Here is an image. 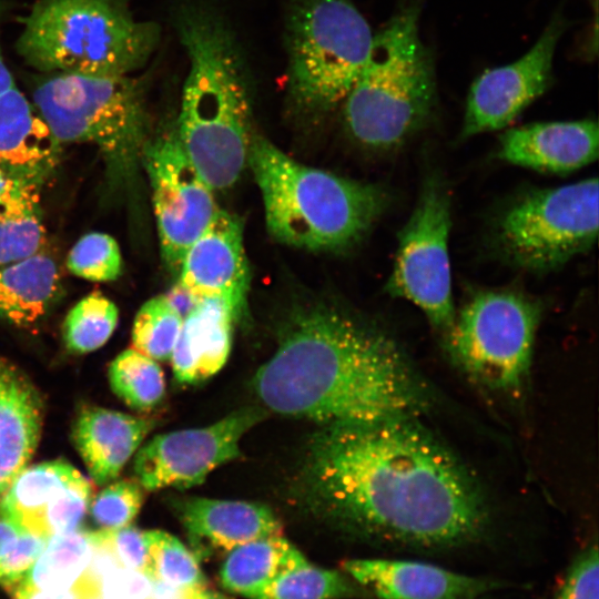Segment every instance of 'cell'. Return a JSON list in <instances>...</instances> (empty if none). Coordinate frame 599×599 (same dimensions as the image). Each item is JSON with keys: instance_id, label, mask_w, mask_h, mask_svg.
I'll list each match as a JSON object with an SVG mask.
<instances>
[{"instance_id": "cell-42", "label": "cell", "mask_w": 599, "mask_h": 599, "mask_svg": "<svg viewBox=\"0 0 599 599\" xmlns=\"http://www.w3.org/2000/svg\"><path fill=\"white\" fill-rule=\"evenodd\" d=\"M174 591H176L179 595L177 599H229L227 597L207 588L206 585Z\"/></svg>"}, {"instance_id": "cell-40", "label": "cell", "mask_w": 599, "mask_h": 599, "mask_svg": "<svg viewBox=\"0 0 599 599\" xmlns=\"http://www.w3.org/2000/svg\"><path fill=\"white\" fill-rule=\"evenodd\" d=\"M165 295L182 318H184L200 301L179 283H176V285Z\"/></svg>"}, {"instance_id": "cell-15", "label": "cell", "mask_w": 599, "mask_h": 599, "mask_svg": "<svg viewBox=\"0 0 599 599\" xmlns=\"http://www.w3.org/2000/svg\"><path fill=\"white\" fill-rule=\"evenodd\" d=\"M179 273L177 283L194 297L221 300L238 318L250 283L241 221L219 210L184 254Z\"/></svg>"}, {"instance_id": "cell-7", "label": "cell", "mask_w": 599, "mask_h": 599, "mask_svg": "<svg viewBox=\"0 0 599 599\" xmlns=\"http://www.w3.org/2000/svg\"><path fill=\"white\" fill-rule=\"evenodd\" d=\"M31 97L57 142L95 145L111 179L129 177L142 160L149 124L141 80L42 73Z\"/></svg>"}, {"instance_id": "cell-35", "label": "cell", "mask_w": 599, "mask_h": 599, "mask_svg": "<svg viewBox=\"0 0 599 599\" xmlns=\"http://www.w3.org/2000/svg\"><path fill=\"white\" fill-rule=\"evenodd\" d=\"M91 499L92 483L84 476L68 485L43 510L39 535L50 537L79 529Z\"/></svg>"}, {"instance_id": "cell-33", "label": "cell", "mask_w": 599, "mask_h": 599, "mask_svg": "<svg viewBox=\"0 0 599 599\" xmlns=\"http://www.w3.org/2000/svg\"><path fill=\"white\" fill-rule=\"evenodd\" d=\"M67 267L73 275L88 281H114L122 272L120 247L109 234L88 233L70 250Z\"/></svg>"}, {"instance_id": "cell-25", "label": "cell", "mask_w": 599, "mask_h": 599, "mask_svg": "<svg viewBox=\"0 0 599 599\" xmlns=\"http://www.w3.org/2000/svg\"><path fill=\"white\" fill-rule=\"evenodd\" d=\"M82 476L73 465L61 459L27 466L0 499V518L39 535L45 507Z\"/></svg>"}, {"instance_id": "cell-39", "label": "cell", "mask_w": 599, "mask_h": 599, "mask_svg": "<svg viewBox=\"0 0 599 599\" xmlns=\"http://www.w3.org/2000/svg\"><path fill=\"white\" fill-rule=\"evenodd\" d=\"M12 599H101L99 583L87 572L71 587L40 590L22 586L6 589Z\"/></svg>"}, {"instance_id": "cell-23", "label": "cell", "mask_w": 599, "mask_h": 599, "mask_svg": "<svg viewBox=\"0 0 599 599\" xmlns=\"http://www.w3.org/2000/svg\"><path fill=\"white\" fill-rule=\"evenodd\" d=\"M63 292L55 260L44 250L0 265V318L32 327L58 303Z\"/></svg>"}, {"instance_id": "cell-3", "label": "cell", "mask_w": 599, "mask_h": 599, "mask_svg": "<svg viewBox=\"0 0 599 599\" xmlns=\"http://www.w3.org/2000/svg\"><path fill=\"white\" fill-rule=\"evenodd\" d=\"M173 23L189 59L175 131L202 179L223 190L240 177L253 138L244 59L211 1L179 0Z\"/></svg>"}, {"instance_id": "cell-30", "label": "cell", "mask_w": 599, "mask_h": 599, "mask_svg": "<svg viewBox=\"0 0 599 599\" xmlns=\"http://www.w3.org/2000/svg\"><path fill=\"white\" fill-rule=\"evenodd\" d=\"M149 551L146 577L172 590L206 585L196 557L175 536L163 530H143Z\"/></svg>"}, {"instance_id": "cell-5", "label": "cell", "mask_w": 599, "mask_h": 599, "mask_svg": "<svg viewBox=\"0 0 599 599\" xmlns=\"http://www.w3.org/2000/svg\"><path fill=\"white\" fill-rule=\"evenodd\" d=\"M21 22L17 52L42 73L129 75L160 41L159 26L136 20L128 0H38Z\"/></svg>"}, {"instance_id": "cell-28", "label": "cell", "mask_w": 599, "mask_h": 599, "mask_svg": "<svg viewBox=\"0 0 599 599\" xmlns=\"http://www.w3.org/2000/svg\"><path fill=\"white\" fill-rule=\"evenodd\" d=\"M370 592L345 571L326 569L308 560L282 572L253 599H373Z\"/></svg>"}, {"instance_id": "cell-44", "label": "cell", "mask_w": 599, "mask_h": 599, "mask_svg": "<svg viewBox=\"0 0 599 599\" xmlns=\"http://www.w3.org/2000/svg\"><path fill=\"white\" fill-rule=\"evenodd\" d=\"M24 181L0 167V199L11 193Z\"/></svg>"}, {"instance_id": "cell-12", "label": "cell", "mask_w": 599, "mask_h": 599, "mask_svg": "<svg viewBox=\"0 0 599 599\" xmlns=\"http://www.w3.org/2000/svg\"><path fill=\"white\" fill-rule=\"evenodd\" d=\"M142 160L151 183L162 257L170 270L179 272L184 254L220 209L175 130L146 142Z\"/></svg>"}, {"instance_id": "cell-19", "label": "cell", "mask_w": 599, "mask_h": 599, "mask_svg": "<svg viewBox=\"0 0 599 599\" xmlns=\"http://www.w3.org/2000/svg\"><path fill=\"white\" fill-rule=\"evenodd\" d=\"M61 144L30 99L17 87L0 95V167L42 184L55 172Z\"/></svg>"}, {"instance_id": "cell-9", "label": "cell", "mask_w": 599, "mask_h": 599, "mask_svg": "<svg viewBox=\"0 0 599 599\" xmlns=\"http://www.w3.org/2000/svg\"><path fill=\"white\" fill-rule=\"evenodd\" d=\"M541 305L510 290L481 291L444 336L451 359L475 382L518 395L531 365Z\"/></svg>"}, {"instance_id": "cell-21", "label": "cell", "mask_w": 599, "mask_h": 599, "mask_svg": "<svg viewBox=\"0 0 599 599\" xmlns=\"http://www.w3.org/2000/svg\"><path fill=\"white\" fill-rule=\"evenodd\" d=\"M177 515L193 539L225 552L255 539L283 535L274 512L255 502L187 498L177 505Z\"/></svg>"}, {"instance_id": "cell-24", "label": "cell", "mask_w": 599, "mask_h": 599, "mask_svg": "<svg viewBox=\"0 0 599 599\" xmlns=\"http://www.w3.org/2000/svg\"><path fill=\"white\" fill-rule=\"evenodd\" d=\"M306 560L283 535L268 536L226 552L219 578L227 591L253 599L278 575Z\"/></svg>"}, {"instance_id": "cell-16", "label": "cell", "mask_w": 599, "mask_h": 599, "mask_svg": "<svg viewBox=\"0 0 599 599\" xmlns=\"http://www.w3.org/2000/svg\"><path fill=\"white\" fill-rule=\"evenodd\" d=\"M341 569L375 599H486L501 588L493 579L415 560L348 559Z\"/></svg>"}, {"instance_id": "cell-17", "label": "cell", "mask_w": 599, "mask_h": 599, "mask_svg": "<svg viewBox=\"0 0 599 599\" xmlns=\"http://www.w3.org/2000/svg\"><path fill=\"white\" fill-rule=\"evenodd\" d=\"M599 130L591 119L538 122L500 136L498 156L522 167L566 174L598 158Z\"/></svg>"}, {"instance_id": "cell-2", "label": "cell", "mask_w": 599, "mask_h": 599, "mask_svg": "<svg viewBox=\"0 0 599 599\" xmlns=\"http://www.w3.org/2000/svg\"><path fill=\"white\" fill-rule=\"evenodd\" d=\"M253 382L273 412L326 426L418 418L430 407L429 390L393 339L326 306L291 318Z\"/></svg>"}, {"instance_id": "cell-41", "label": "cell", "mask_w": 599, "mask_h": 599, "mask_svg": "<svg viewBox=\"0 0 599 599\" xmlns=\"http://www.w3.org/2000/svg\"><path fill=\"white\" fill-rule=\"evenodd\" d=\"M8 11V6L4 0H0V27L2 19L4 18L6 12ZM14 78L12 77L10 70L8 69L1 50L0 42V95L17 88Z\"/></svg>"}, {"instance_id": "cell-4", "label": "cell", "mask_w": 599, "mask_h": 599, "mask_svg": "<svg viewBox=\"0 0 599 599\" xmlns=\"http://www.w3.org/2000/svg\"><path fill=\"white\" fill-rule=\"evenodd\" d=\"M247 163L270 233L291 246L351 248L388 204L382 187L304 165L260 135L252 138Z\"/></svg>"}, {"instance_id": "cell-10", "label": "cell", "mask_w": 599, "mask_h": 599, "mask_svg": "<svg viewBox=\"0 0 599 599\" xmlns=\"http://www.w3.org/2000/svg\"><path fill=\"white\" fill-rule=\"evenodd\" d=\"M598 179L531 191L502 214L497 243L515 266L548 273L590 250L598 235Z\"/></svg>"}, {"instance_id": "cell-22", "label": "cell", "mask_w": 599, "mask_h": 599, "mask_svg": "<svg viewBox=\"0 0 599 599\" xmlns=\"http://www.w3.org/2000/svg\"><path fill=\"white\" fill-rule=\"evenodd\" d=\"M236 319L231 307L216 298H203L183 318L171 354L175 379L192 384L217 373L231 351L232 326Z\"/></svg>"}, {"instance_id": "cell-37", "label": "cell", "mask_w": 599, "mask_h": 599, "mask_svg": "<svg viewBox=\"0 0 599 599\" xmlns=\"http://www.w3.org/2000/svg\"><path fill=\"white\" fill-rule=\"evenodd\" d=\"M49 537L22 530L0 557V586L8 589L19 583L32 567Z\"/></svg>"}, {"instance_id": "cell-14", "label": "cell", "mask_w": 599, "mask_h": 599, "mask_svg": "<svg viewBox=\"0 0 599 599\" xmlns=\"http://www.w3.org/2000/svg\"><path fill=\"white\" fill-rule=\"evenodd\" d=\"M565 19L556 14L532 48L510 64L481 73L473 83L461 128L464 138L496 131L511 123L548 89Z\"/></svg>"}, {"instance_id": "cell-27", "label": "cell", "mask_w": 599, "mask_h": 599, "mask_svg": "<svg viewBox=\"0 0 599 599\" xmlns=\"http://www.w3.org/2000/svg\"><path fill=\"white\" fill-rule=\"evenodd\" d=\"M93 550L92 531L79 528L52 535L32 567L14 586L40 590L69 588L85 572Z\"/></svg>"}, {"instance_id": "cell-13", "label": "cell", "mask_w": 599, "mask_h": 599, "mask_svg": "<svg viewBox=\"0 0 599 599\" xmlns=\"http://www.w3.org/2000/svg\"><path fill=\"white\" fill-rule=\"evenodd\" d=\"M260 418L258 410L243 408L206 427L154 436L135 453L136 481L150 491L201 484L212 470L238 457L242 437Z\"/></svg>"}, {"instance_id": "cell-32", "label": "cell", "mask_w": 599, "mask_h": 599, "mask_svg": "<svg viewBox=\"0 0 599 599\" xmlns=\"http://www.w3.org/2000/svg\"><path fill=\"white\" fill-rule=\"evenodd\" d=\"M183 318L165 294L146 301L132 326V348L155 359H170L182 328Z\"/></svg>"}, {"instance_id": "cell-34", "label": "cell", "mask_w": 599, "mask_h": 599, "mask_svg": "<svg viewBox=\"0 0 599 599\" xmlns=\"http://www.w3.org/2000/svg\"><path fill=\"white\" fill-rule=\"evenodd\" d=\"M143 501V488L136 480H115L91 499L89 512L99 529H116L132 524Z\"/></svg>"}, {"instance_id": "cell-18", "label": "cell", "mask_w": 599, "mask_h": 599, "mask_svg": "<svg viewBox=\"0 0 599 599\" xmlns=\"http://www.w3.org/2000/svg\"><path fill=\"white\" fill-rule=\"evenodd\" d=\"M43 417V400L35 385L0 356V499L33 456Z\"/></svg>"}, {"instance_id": "cell-20", "label": "cell", "mask_w": 599, "mask_h": 599, "mask_svg": "<svg viewBox=\"0 0 599 599\" xmlns=\"http://www.w3.org/2000/svg\"><path fill=\"white\" fill-rule=\"evenodd\" d=\"M153 427L148 418L85 407L75 418L72 439L91 479L102 486L118 478Z\"/></svg>"}, {"instance_id": "cell-26", "label": "cell", "mask_w": 599, "mask_h": 599, "mask_svg": "<svg viewBox=\"0 0 599 599\" xmlns=\"http://www.w3.org/2000/svg\"><path fill=\"white\" fill-rule=\"evenodd\" d=\"M40 187L37 183L24 181L0 199V265L43 250L45 227Z\"/></svg>"}, {"instance_id": "cell-31", "label": "cell", "mask_w": 599, "mask_h": 599, "mask_svg": "<svg viewBox=\"0 0 599 599\" xmlns=\"http://www.w3.org/2000/svg\"><path fill=\"white\" fill-rule=\"evenodd\" d=\"M118 321L116 305L101 292L90 293L65 316L62 327L65 347L77 354L100 348L113 334Z\"/></svg>"}, {"instance_id": "cell-43", "label": "cell", "mask_w": 599, "mask_h": 599, "mask_svg": "<svg viewBox=\"0 0 599 599\" xmlns=\"http://www.w3.org/2000/svg\"><path fill=\"white\" fill-rule=\"evenodd\" d=\"M23 529L17 526L16 524L0 518V557L11 544V541L22 531Z\"/></svg>"}, {"instance_id": "cell-45", "label": "cell", "mask_w": 599, "mask_h": 599, "mask_svg": "<svg viewBox=\"0 0 599 599\" xmlns=\"http://www.w3.org/2000/svg\"><path fill=\"white\" fill-rule=\"evenodd\" d=\"M592 1H593V3H595V7L597 8V0H592Z\"/></svg>"}, {"instance_id": "cell-1", "label": "cell", "mask_w": 599, "mask_h": 599, "mask_svg": "<svg viewBox=\"0 0 599 599\" xmlns=\"http://www.w3.org/2000/svg\"><path fill=\"white\" fill-rule=\"evenodd\" d=\"M311 500L341 527L372 540L441 551L480 539L481 489L417 418L327 425L304 469Z\"/></svg>"}, {"instance_id": "cell-36", "label": "cell", "mask_w": 599, "mask_h": 599, "mask_svg": "<svg viewBox=\"0 0 599 599\" xmlns=\"http://www.w3.org/2000/svg\"><path fill=\"white\" fill-rule=\"evenodd\" d=\"M552 599H599L597 544L582 549L572 559Z\"/></svg>"}, {"instance_id": "cell-11", "label": "cell", "mask_w": 599, "mask_h": 599, "mask_svg": "<svg viewBox=\"0 0 599 599\" xmlns=\"http://www.w3.org/2000/svg\"><path fill=\"white\" fill-rule=\"evenodd\" d=\"M450 197L443 181L428 176L417 203L398 234V246L386 291L419 307L445 336L456 312L448 250Z\"/></svg>"}, {"instance_id": "cell-38", "label": "cell", "mask_w": 599, "mask_h": 599, "mask_svg": "<svg viewBox=\"0 0 599 599\" xmlns=\"http://www.w3.org/2000/svg\"><path fill=\"white\" fill-rule=\"evenodd\" d=\"M95 531L123 568L146 576L149 551L143 530L131 524L116 529H98Z\"/></svg>"}, {"instance_id": "cell-6", "label": "cell", "mask_w": 599, "mask_h": 599, "mask_svg": "<svg viewBox=\"0 0 599 599\" xmlns=\"http://www.w3.org/2000/svg\"><path fill=\"white\" fill-rule=\"evenodd\" d=\"M420 6H403L374 35L345 98L352 136L377 150L402 145L430 119L437 100L434 61L419 37Z\"/></svg>"}, {"instance_id": "cell-29", "label": "cell", "mask_w": 599, "mask_h": 599, "mask_svg": "<svg viewBox=\"0 0 599 599\" xmlns=\"http://www.w3.org/2000/svg\"><path fill=\"white\" fill-rule=\"evenodd\" d=\"M108 375L113 393L134 409H151L165 394L161 366L155 359L132 347L121 352L111 362Z\"/></svg>"}, {"instance_id": "cell-8", "label": "cell", "mask_w": 599, "mask_h": 599, "mask_svg": "<svg viewBox=\"0 0 599 599\" xmlns=\"http://www.w3.org/2000/svg\"><path fill=\"white\" fill-rule=\"evenodd\" d=\"M374 34L351 0H292L286 14L287 89L295 106L323 114L343 103Z\"/></svg>"}]
</instances>
